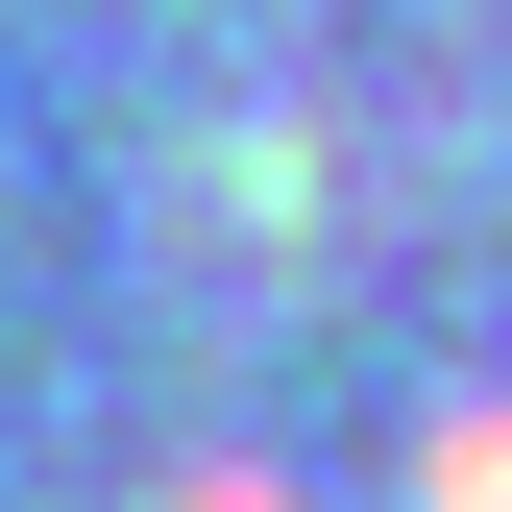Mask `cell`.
Wrapping results in <instances>:
<instances>
[{"mask_svg":"<svg viewBox=\"0 0 512 512\" xmlns=\"http://www.w3.org/2000/svg\"><path fill=\"white\" fill-rule=\"evenodd\" d=\"M196 512H269V488H196Z\"/></svg>","mask_w":512,"mask_h":512,"instance_id":"cell-2","label":"cell"},{"mask_svg":"<svg viewBox=\"0 0 512 512\" xmlns=\"http://www.w3.org/2000/svg\"><path fill=\"white\" fill-rule=\"evenodd\" d=\"M415 488H439V512H512V415H439V439H415Z\"/></svg>","mask_w":512,"mask_h":512,"instance_id":"cell-1","label":"cell"}]
</instances>
